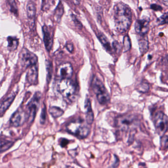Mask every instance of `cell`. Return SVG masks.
<instances>
[{"label": "cell", "instance_id": "603a6c76", "mask_svg": "<svg viewBox=\"0 0 168 168\" xmlns=\"http://www.w3.org/2000/svg\"><path fill=\"white\" fill-rule=\"evenodd\" d=\"M10 8V11L14 15H18V9L15 0H7Z\"/></svg>", "mask_w": 168, "mask_h": 168}, {"label": "cell", "instance_id": "cb8c5ba5", "mask_svg": "<svg viewBox=\"0 0 168 168\" xmlns=\"http://www.w3.org/2000/svg\"><path fill=\"white\" fill-rule=\"evenodd\" d=\"M123 46L125 52L128 51L131 49V43L130 38L128 35H126L124 37Z\"/></svg>", "mask_w": 168, "mask_h": 168}, {"label": "cell", "instance_id": "d6a6232c", "mask_svg": "<svg viewBox=\"0 0 168 168\" xmlns=\"http://www.w3.org/2000/svg\"><path fill=\"white\" fill-rule=\"evenodd\" d=\"M151 8H152V9L155 10V11H159V10H161L162 9V8L160 5H156V4L152 5Z\"/></svg>", "mask_w": 168, "mask_h": 168}, {"label": "cell", "instance_id": "4316f807", "mask_svg": "<svg viewBox=\"0 0 168 168\" xmlns=\"http://www.w3.org/2000/svg\"><path fill=\"white\" fill-rule=\"evenodd\" d=\"M149 86L147 83H141L139 85L137 90L141 92L145 93L149 90Z\"/></svg>", "mask_w": 168, "mask_h": 168}, {"label": "cell", "instance_id": "277c9868", "mask_svg": "<svg viewBox=\"0 0 168 168\" xmlns=\"http://www.w3.org/2000/svg\"><path fill=\"white\" fill-rule=\"evenodd\" d=\"M59 92L69 101H74L76 88L74 82L70 79H61L57 84Z\"/></svg>", "mask_w": 168, "mask_h": 168}, {"label": "cell", "instance_id": "2e32d148", "mask_svg": "<svg viewBox=\"0 0 168 168\" xmlns=\"http://www.w3.org/2000/svg\"><path fill=\"white\" fill-rule=\"evenodd\" d=\"M140 38L138 39L139 42V48L141 53L143 55L148 52L149 49V44L148 41L147 35H139Z\"/></svg>", "mask_w": 168, "mask_h": 168}, {"label": "cell", "instance_id": "836d02e7", "mask_svg": "<svg viewBox=\"0 0 168 168\" xmlns=\"http://www.w3.org/2000/svg\"><path fill=\"white\" fill-rule=\"evenodd\" d=\"M115 163H114V164L112 166L113 167H117L119 166V160L116 156L115 155Z\"/></svg>", "mask_w": 168, "mask_h": 168}, {"label": "cell", "instance_id": "ac0fdd59", "mask_svg": "<svg viewBox=\"0 0 168 168\" xmlns=\"http://www.w3.org/2000/svg\"><path fill=\"white\" fill-rule=\"evenodd\" d=\"M97 37H98V39L99 40L100 42H101L103 46L104 47V49H106V50L110 53L112 52V47L111 46L110 42L108 41L107 37L104 36L102 33H99L98 34Z\"/></svg>", "mask_w": 168, "mask_h": 168}, {"label": "cell", "instance_id": "8fae6325", "mask_svg": "<svg viewBox=\"0 0 168 168\" xmlns=\"http://www.w3.org/2000/svg\"><path fill=\"white\" fill-rule=\"evenodd\" d=\"M27 15L29 20V24L30 29H33L35 25L36 20V7L33 2L29 1L26 7Z\"/></svg>", "mask_w": 168, "mask_h": 168}, {"label": "cell", "instance_id": "d6986e66", "mask_svg": "<svg viewBox=\"0 0 168 168\" xmlns=\"http://www.w3.org/2000/svg\"><path fill=\"white\" fill-rule=\"evenodd\" d=\"M8 49L10 51H14L17 49L19 45V41L16 37L9 36L7 38Z\"/></svg>", "mask_w": 168, "mask_h": 168}, {"label": "cell", "instance_id": "ba28073f", "mask_svg": "<svg viewBox=\"0 0 168 168\" xmlns=\"http://www.w3.org/2000/svg\"><path fill=\"white\" fill-rule=\"evenodd\" d=\"M29 120L28 113L25 111L19 108L10 117V123L14 127H19L23 125L26 121Z\"/></svg>", "mask_w": 168, "mask_h": 168}, {"label": "cell", "instance_id": "5b68a950", "mask_svg": "<svg viewBox=\"0 0 168 168\" xmlns=\"http://www.w3.org/2000/svg\"><path fill=\"white\" fill-rule=\"evenodd\" d=\"M20 63L25 69L36 65L38 61L37 55L26 48L22 49L19 56Z\"/></svg>", "mask_w": 168, "mask_h": 168}, {"label": "cell", "instance_id": "30bf717a", "mask_svg": "<svg viewBox=\"0 0 168 168\" xmlns=\"http://www.w3.org/2000/svg\"><path fill=\"white\" fill-rule=\"evenodd\" d=\"M134 120V117L131 115L120 116L116 119L115 125L120 130L126 131L128 130L129 126L131 125Z\"/></svg>", "mask_w": 168, "mask_h": 168}, {"label": "cell", "instance_id": "7c38bea8", "mask_svg": "<svg viewBox=\"0 0 168 168\" xmlns=\"http://www.w3.org/2000/svg\"><path fill=\"white\" fill-rule=\"evenodd\" d=\"M149 20L147 18L137 20L135 23V29L139 35H145L149 30Z\"/></svg>", "mask_w": 168, "mask_h": 168}, {"label": "cell", "instance_id": "3957f363", "mask_svg": "<svg viewBox=\"0 0 168 168\" xmlns=\"http://www.w3.org/2000/svg\"><path fill=\"white\" fill-rule=\"evenodd\" d=\"M92 86L99 103L102 105H105L108 103L110 99L108 92L103 82L97 76L93 78L92 81Z\"/></svg>", "mask_w": 168, "mask_h": 168}, {"label": "cell", "instance_id": "e575fe53", "mask_svg": "<svg viewBox=\"0 0 168 168\" xmlns=\"http://www.w3.org/2000/svg\"><path fill=\"white\" fill-rule=\"evenodd\" d=\"M68 143H69L68 140L66 139H63V140L61 141V145L62 147H65Z\"/></svg>", "mask_w": 168, "mask_h": 168}, {"label": "cell", "instance_id": "44dd1931", "mask_svg": "<svg viewBox=\"0 0 168 168\" xmlns=\"http://www.w3.org/2000/svg\"><path fill=\"white\" fill-rule=\"evenodd\" d=\"M13 141L0 137V153L3 152L9 149L13 145Z\"/></svg>", "mask_w": 168, "mask_h": 168}, {"label": "cell", "instance_id": "5bb4252c", "mask_svg": "<svg viewBox=\"0 0 168 168\" xmlns=\"http://www.w3.org/2000/svg\"><path fill=\"white\" fill-rule=\"evenodd\" d=\"M42 32L43 34V41L45 47L47 51H51L52 49L53 41L50 32L49 30L48 27L46 25H43L42 27Z\"/></svg>", "mask_w": 168, "mask_h": 168}, {"label": "cell", "instance_id": "52a82bcc", "mask_svg": "<svg viewBox=\"0 0 168 168\" xmlns=\"http://www.w3.org/2000/svg\"><path fill=\"white\" fill-rule=\"evenodd\" d=\"M40 99L41 94L39 92L36 93L27 104L28 111L27 112L29 115V120H30L31 121H33L36 116V113L39 107Z\"/></svg>", "mask_w": 168, "mask_h": 168}, {"label": "cell", "instance_id": "9a60e30c", "mask_svg": "<svg viewBox=\"0 0 168 168\" xmlns=\"http://www.w3.org/2000/svg\"><path fill=\"white\" fill-rule=\"evenodd\" d=\"M15 95L12 94L0 104V117L3 116L4 113L9 108L15 99Z\"/></svg>", "mask_w": 168, "mask_h": 168}, {"label": "cell", "instance_id": "4dcf8cb0", "mask_svg": "<svg viewBox=\"0 0 168 168\" xmlns=\"http://www.w3.org/2000/svg\"><path fill=\"white\" fill-rule=\"evenodd\" d=\"M65 46H66L67 50L69 52L72 53L74 51V46H73V43H71V42H67Z\"/></svg>", "mask_w": 168, "mask_h": 168}, {"label": "cell", "instance_id": "f546056e", "mask_svg": "<svg viewBox=\"0 0 168 168\" xmlns=\"http://www.w3.org/2000/svg\"><path fill=\"white\" fill-rule=\"evenodd\" d=\"M46 119V108L45 106H44V108H43L42 111V113L41 115V123L42 124H43L45 123Z\"/></svg>", "mask_w": 168, "mask_h": 168}, {"label": "cell", "instance_id": "7a4b0ae2", "mask_svg": "<svg viewBox=\"0 0 168 168\" xmlns=\"http://www.w3.org/2000/svg\"><path fill=\"white\" fill-rule=\"evenodd\" d=\"M88 125L83 120L76 119L68 124L67 131L79 139H84L88 136L90 132Z\"/></svg>", "mask_w": 168, "mask_h": 168}, {"label": "cell", "instance_id": "83f0119b", "mask_svg": "<svg viewBox=\"0 0 168 168\" xmlns=\"http://www.w3.org/2000/svg\"><path fill=\"white\" fill-rule=\"evenodd\" d=\"M168 136H162L161 137V147L164 148V149H167L168 148Z\"/></svg>", "mask_w": 168, "mask_h": 168}, {"label": "cell", "instance_id": "6da1fadb", "mask_svg": "<svg viewBox=\"0 0 168 168\" xmlns=\"http://www.w3.org/2000/svg\"><path fill=\"white\" fill-rule=\"evenodd\" d=\"M132 12L126 4L119 3L114 8L115 26L118 32L123 33L128 30L132 21Z\"/></svg>", "mask_w": 168, "mask_h": 168}, {"label": "cell", "instance_id": "1f68e13d", "mask_svg": "<svg viewBox=\"0 0 168 168\" xmlns=\"http://www.w3.org/2000/svg\"><path fill=\"white\" fill-rule=\"evenodd\" d=\"M112 48L115 51H118L120 49L121 46H120L119 43L117 42H114L112 43Z\"/></svg>", "mask_w": 168, "mask_h": 168}, {"label": "cell", "instance_id": "d4e9b609", "mask_svg": "<svg viewBox=\"0 0 168 168\" xmlns=\"http://www.w3.org/2000/svg\"><path fill=\"white\" fill-rule=\"evenodd\" d=\"M46 68L47 72V80L49 82L51 79V75L52 73V66L51 62L49 60H46Z\"/></svg>", "mask_w": 168, "mask_h": 168}, {"label": "cell", "instance_id": "4fadbf2b", "mask_svg": "<svg viewBox=\"0 0 168 168\" xmlns=\"http://www.w3.org/2000/svg\"><path fill=\"white\" fill-rule=\"evenodd\" d=\"M26 79L30 84L36 85L37 84L38 79V68L37 64L29 67Z\"/></svg>", "mask_w": 168, "mask_h": 168}, {"label": "cell", "instance_id": "484cf974", "mask_svg": "<svg viewBox=\"0 0 168 168\" xmlns=\"http://www.w3.org/2000/svg\"><path fill=\"white\" fill-rule=\"evenodd\" d=\"M168 20V13H165L162 15L161 16L157 19V23L159 25H163L167 24Z\"/></svg>", "mask_w": 168, "mask_h": 168}, {"label": "cell", "instance_id": "7402d4cb", "mask_svg": "<svg viewBox=\"0 0 168 168\" xmlns=\"http://www.w3.org/2000/svg\"><path fill=\"white\" fill-rule=\"evenodd\" d=\"M49 112L50 114L52 115L54 118H58L60 117L64 114V111H63L61 108L57 107H51L50 108L49 110Z\"/></svg>", "mask_w": 168, "mask_h": 168}, {"label": "cell", "instance_id": "e0dca14e", "mask_svg": "<svg viewBox=\"0 0 168 168\" xmlns=\"http://www.w3.org/2000/svg\"><path fill=\"white\" fill-rule=\"evenodd\" d=\"M86 108L87 111L86 113V122L89 125H91L94 120V115L93 111L92 110L90 101L89 100L86 101Z\"/></svg>", "mask_w": 168, "mask_h": 168}, {"label": "cell", "instance_id": "ffe728a7", "mask_svg": "<svg viewBox=\"0 0 168 168\" xmlns=\"http://www.w3.org/2000/svg\"><path fill=\"white\" fill-rule=\"evenodd\" d=\"M64 13V6L61 1H59L54 10V16L56 21L60 22Z\"/></svg>", "mask_w": 168, "mask_h": 168}, {"label": "cell", "instance_id": "9c48e42d", "mask_svg": "<svg viewBox=\"0 0 168 168\" xmlns=\"http://www.w3.org/2000/svg\"><path fill=\"white\" fill-rule=\"evenodd\" d=\"M73 74V69L71 63H64L58 67L56 75L61 79H70Z\"/></svg>", "mask_w": 168, "mask_h": 168}, {"label": "cell", "instance_id": "f1b7e54d", "mask_svg": "<svg viewBox=\"0 0 168 168\" xmlns=\"http://www.w3.org/2000/svg\"><path fill=\"white\" fill-rule=\"evenodd\" d=\"M71 19L73 20V22H74V24L76 26V27H78L79 29H82V23H80V22L78 20V18H76L75 15L74 14H71Z\"/></svg>", "mask_w": 168, "mask_h": 168}, {"label": "cell", "instance_id": "8992f818", "mask_svg": "<svg viewBox=\"0 0 168 168\" xmlns=\"http://www.w3.org/2000/svg\"><path fill=\"white\" fill-rule=\"evenodd\" d=\"M168 117L163 112L156 114L154 118V124L156 132L160 136H164L168 130Z\"/></svg>", "mask_w": 168, "mask_h": 168}]
</instances>
